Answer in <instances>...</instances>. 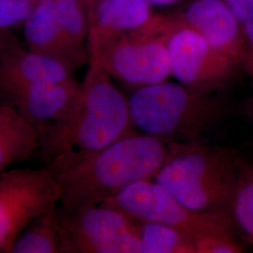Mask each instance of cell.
I'll use <instances>...</instances> for the list:
<instances>
[{
  "label": "cell",
  "instance_id": "obj_1",
  "mask_svg": "<svg viewBox=\"0 0 253 253\" xmlns=\"http://www.w3.org/2000/svg\"><path fill=\"white\" fill-rule=\"evenodd\" d=\"M135 130L127 97L108 73L89 62L73 108L42 129L38 153L59 174Z\"/></svg>",
  "mask_w": 253,
  "mask_h": 253
},
{
  "label": "cell",
  "instance_id": "obj_2",
  "mask_svg": "<svg viewBox=\"0 0 253 253\" xmlns=\"http://www.w3.org/2000/svg\"><path fill=\"white\" fill-rule=\"evenodd\" d=\"M171 144L137 130L124 136L58 174L59 207L100 206L135 182L153 179Z\"/></svg>",
  "mask_w": 253,
  "mask_h": 253
},
{
  "label": "cell",
  "instance_id": "obj_3",
  "mask_svg": "<svg viewBox=\"0 0 253 253\" xmlns=\"http://www.w3.org/2000/svg\"><path fill=\"white\" fill-rule=\"evenodd\" d=\"M242 159L237 149L228 146L172 143L153 180L193 211L233 216Z\"/></svg>",
  "mask_w": 253,
  "mask_h": 253
},
{
  "label": "cell",
  "instance_id": "obj_4",
  "mask_svg": "<svg viewBox=\"0 0 253 253\" xmlns=\"http://www.w3.org/2000/svg\"><path fill=\"white\" fill-rule=\"evenodd\" d=\"M127 101L137 131L170 143L203 142L235 108L221 93L201 94L167 81L134 88Z\"/></svg>",
  "mask_w": 253,
  "mask_h": 253
},
{
  "label": "cell",
  "instance_id": "obj_5",
  "mask_svg": "<svg viewBox=\"0 0 253 253\" xmlns=\"http://www.w3.org/2000/svg\"><path fill=\"white\" fill-rule=\"evenodd\" d=\"M89 62L132 89L167 81L171 61L163 34L110 33L89 28Z\"/></svg>",
  "mask_w": 253,
  "mask_h": 253
},
{
  "label": "cell",
  "instance_id": "obj_6",
  "mask_svg": "<svg viewBox=\"0 0 253 253\" xmlns=\"http://www.w3.org/2000/svg\"><path fill=\"white\" fill-rule=\"evenodd\" d=\"M140 221L176 228L193 240L211 234H238L233 216L204 214L182 205L153 179L138 181L103 204Z\"/></svg>",
  "mask_w": 253,
  "mask_h": 253
},
{
  "label": "cell",
  "instance_id": "obj_7",
  "mask_svg": "<svg viewBox=\"0 0 253 253\" xmlns=\"http://www.w3.org/2000/svg\"><path fill=\"white\" fill-rule=\"evenodd\" d=\"M162 31L170 55L171 75L190 90L221 93L243 73L175 14H164Z\"/></svg>",
  "mask_w": 253,
  "mask_h": 253
},
{
  "label": "cell",
  "instance_id": "obj_8",
  "mask_svg": "<svg viewBox=\"0 0 253 253\" xmlns=\"http://www.w3.org/2000/svg\"><path fill=\"white\" fill-rule=\"evenodd\" d=\"M59 253H140L138 220L103 205L57 208Z\"/></svg>",
  "mask_w": 253,
  "mask_h": 253
},
{
  "label": "cell",
  "instance_id": "obj_9",
  "mask_svg": "<svg viewBox=\"0 0 253 253\" xmlns=\"http://www.w3.org/2000/svg\"><path fill=\"white\" fill-rule=\"evenodd\" d=\"M60 186L51 167L9 169L0 176V253H10L35 218L57 208Z\"/></svg>",
  "mask_w": 253,
  "mask_h": 253
},
{
  "label": "cell",
  "instance_id": "obj_10",
  "mask_svg": "<svg viewBox=\"0 0 253 253\" xmlns=\"http://www.w3.org/2000/svg\"><path fill=\"white\" fill-rule=\"evenodd\" d=\"M174 14L183 25L198 32L214 50L244 73V37L237 19L224 0H192Z\"/></svg>",
  "mask_w": 253,
  "mask_h": 253
},
{
  "label": "cell",
  "instance_id": "obj_11",
  "mask_svg": "<svg viewBox=\"0 0 253 253\" xmlns=\"http://www.w3.org/2000/svg\"><path fill=\"white\" fill-rule=\"evenodd\" d=\"M74 73L66 64L22 46L0 61V98L9 101L41 83L77 81Z\"/></svg>",
  "mask_w": 253,
  "mask_h": 253
},
{
  "label": "cell",
  "instance_id": "obj_12",
  "mask_svg": "<svg viewBox=\"0 0 253 253\" xmlns=\"http://www.w3.org/2000/svg\"><path fill=\"white\" fill-rule=\"evenodd\" d=\"M28 50L52 57L75 72L89 63V54L73 45L55 9L54 0H40L24 24Z\"/></svg>",
  "mask_w": 253,
  "mask_h": 253
},
{
  "label": "cell",
  "instance_id": "obj_13",
  "mask_svg": "<svg viewBox=\"0 0 253 253\" xmlns=\"http://www.w3.org/2000/svg\"><path fill=\"white\" fill-rule=\"evenodd\" d=\"M81 90V83L45 82L21 92L9 101L30 123L45 126L59 121L73 108Z\"/></svg>",
  "mask_w": 253,
  "mask_h": 253
},
{
  "label": "cell",
  "instance_id": "obj_14",
  "mask_svg": "<svg viewBox=\"0 0 253 253\" xmlns=\"http://www.w3.org/2000/svg\"><path fill=\"white\" fill-rule=\"evenodd\" d=\"M42 128L24 118L14 106L0 100V176L12 164L38 153Z\"/></svg>",
  "mask_w": 253,
  "mask_h": 253
},
{
  "label": "cell",
  "instance_id": "obj_15",
  "mask_svg": "<svg viewBox=\"0 0 253 253\" xmlns=\"http://www.w3.org/2000/svg\"><path fill=\"white\" fill-rule=\"evenodd\" d=\"M154 16L147 0H99L88 13L89 28L110 33H132Z\"/></svg>",
  "mask_w": 253,
  "mask_h": 253
},
{
  "label": "cell",
  "instance_id": "obj_16",
  "mask_svg": "<svg viewBox=\"0 0 253 253\" xmlns=\"http://www.w3.org/2000/svg\"><path fill=\"white\" fill-rule=\"evenodd\" d=\"M57 208L35 218L19 235L10 253H59Z\"/></svg>",
  "mask_w": 253,
  "mask_h": 253
},
{
  "label": "cell",
  "instance_id": "obj_17",
  "mask_svg": "<svg viewBox=\"0 0 253 253\" xmlns=\"http://www.w3.org/2000/svg\"><path fill=\"white\" fill-rule=\"evenodd\" d=\"M140 253H196L193 240L180 230L138 220Z\"/></svg>",
  "mask_w": 253,
  "mask_h": 253
},
{
  "label": "cell",
  "instance_id": "obj_18",
  "mask_svg": "<svg viewBox=\"0 0 253 253\" xmlns=\"http://www.w3.org/2000/svg\"><path fill=\"white\" fill-rule=\"evenodd\" d=\"M233 217L239 232L253 243V163L245 158L239 166Z\"/></svg>",
  "mask_w": 253,
  "mask_h": 253
},
{
  "label": "cell",
  "instance_id": "obj_19",
  "mask_svg": "<svg viewBox=\"0 0 253 253\" xmlns=\"http://www.w3.org/2000/svg\"><path fill=\"white\" fill-rule=\"evenodd\" d=\"M242 30L246 46L244 73L252 84V96L245 105L244 114L253 126V0H224Z\"/></svg>",
  "mask_w": 253,
  "mask_h": 253
},
{
  "label": "cell",
  "instance_id": "obj_20",
  "mask_svg": "<svg viewBox=\"0 0 253 253\" xmlns=\"http://www.w3.org/2000/svg\"><path fill=\"white\" fill-rule=\"evenodd\" d=\"M196 253H244L245 247L238 234H211L193 242Z\"/></svg>",
  "mask_w": 253,
  "mask_h": 253
},
{
  "label": "cell",
  "instance_id": "obj_21",
  "mask_svg": "<svg viewBox=\"0 0 253 253\" xmlns=\"http://www.w3.org/2000/svg\"><path fill=\"white\" fill-rule=\"evenodd\" d=\"M36 4L35 0H0V27L24 26Z\"/></svg>",
  "mask_w": 253,
  "mask_h": 253
},
{
  "label": "cell",
  "instance_id": "obj_22",
  "mask_svg": "<svg viewBox=\"0 0 253 253\" xmlns=\"http://www.w3.org/2000/svg\"><path fill=\"white\" fill-rule=\"evenodd\" d=\"M20 47H22V44L11 30L0 27V61L7 54Z\"/></svg>",
  "mask_w": 253,
  "mask_h": 253
},
{
  "label": "cell",
  "instance_id": "obj_23",
  "mask_svg": "<svg viewBox=\"0 0 253 253\" xmlns=\"http://www.w3.org/2000/svg\"><path fill=\"white\" fill-rule=\"evenodd\" d=\"M152 6H171L183 0H147Z\"/></svg>",
  "mask_w": 253,
  "mask_h": 253
},
{
  "label": "cell",
  "instance_id": "obj_24",
  "mask_svg": "<svg viewBox=\"0 0 253 253\" xmlns=\"http://www.w3.org/2000/svg\"><path fill=\"white\" fill-rule=\"evenodd\" d=\"M82 1L84 2V6H85V8H86V10H87V14H88L89 11L92 9V8L94 7V5H95L99 0H82Z\"/></svg>",
  "mask_w": 253,
  "mask_h": 253
},
{
  "label": "cell",
  "instance_id": "obj_25",
  "mask_svg": "<svg viewBox=\"0 0 253 253\" xmlns=\"http://www.w3.org/2000/svg\"><path fill=\"white\" fill-rule=\"evenodd\" d=\"M35 1H37V2H38V1H40V0H35Z\"/></svg>",
  "mask_w": 253,
  "mask_h": 253
}]
</instances>
